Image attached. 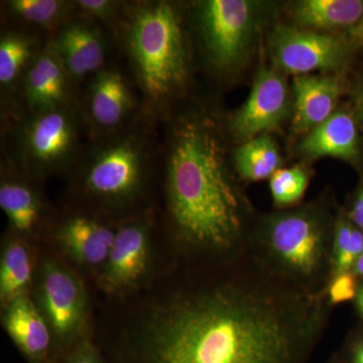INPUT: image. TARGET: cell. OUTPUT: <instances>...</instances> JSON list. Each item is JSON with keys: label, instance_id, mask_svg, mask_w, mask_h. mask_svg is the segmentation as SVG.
<instances>
[{"label": "cell", "instance_id": "obj_6", "mask_svg": "<svg viewBox=\"0 0 363 363\" xmlns=\"http://www.w3.org/2000/svg\"><path fill=\"white\" fill-rule=\"evenodd\" d=\"M81 116L73 102L28 116L18 131V159L35 175L69 166L77 157Z\"/></svg>", "mask_w": 363, "mask_h": 363}, {"label": "cell", "instance_id": "obj_3", "mask_svg": "<svg viewBox=\"0 0 363 363\" xmlns=\"http://www.w3.org/2000/svg\"><path fill=\"white\" fill-rule=\"evenodd\" d=\"M119 21L136 82L150 109L159 111L180 94L188 80L180 11L168 1L140 2L123 9Z\"/></svg>", "mask_w": 363, "mask_h": 363}, {"label": "cell", "instance_id": "obj_11", "mask_svg": "<svg viewBox=\"0 0 363 363\" xmlns=\"http://www.w3.org/2000/svg\"><path fill=\"white\" fill-rule=\"evenodd\" d=\"M133 111V90L121 71L104 68L92 76L84 118L99 138L128 128Z\"/></svg>", "mask_w": 363, "mask_h": 363}, {"label": "cell", "instance_id": "obj_10", "mask_svg": "<svg viewBox=\"0 0 363 363\" xmlns=\"http://www.w3.org/2000/svg\"><path fill=\"white\" fill-rule=\"evenodd\" d=\"M293 112V95L277 69L262 66L247 101L230 121V130L241 143L278 130Z\"/></svg>", "mask_w": 363, "mask_h": 363}, {"label": "cell", "instance_id": "obj_19", "mask_svg": "<svg viewBox=\"0 0 363 363\" xmlns=\"http://www.w3.org/2000/svg\"><path fill=\"white\" fill-rule=\"evenodd\" d=\"M294 21L308 30H350L363 16V0H300L290 7Z\"/></svg>", "mask_w": 363, "mask_h": 363}, {"label": "cell", "instance_id": "obj_14", "mask_svg": "<svg viewBox=\"0 0 363 363\" xmlns=\"http://www.w3.org/2000/svg\"><path fill=\"white\" fill-rule=\"evenodd\" d=\"M344 82L336 73L307 74L293 80V130L307 135L337 111Z\"/></svg>", "mask_w": 363, "mask_h": 363}, {"label": "cell", "instance_id": "obj_30", "mask_svg": "<svg viewBox=\"0 0 363 363\" xmlns=\"http://www.w3.org/2000/svg\"><path fill=\"white\" fill-rule=\"evenodd\" d=\"M347 216L355 226L363 231V185L355 196Z\"/></svg>", "mask_w": 363, "mask_h": 363}, {"label": "cell", "instance_id": "obj_16", "mask_svg": "<svg viewBox=\"0 0 363 363\" xmlns=\"http://www.w3.org/2000/svg\"><path fill=\"white\" fill-rule=\"evenodd\" d=\"M4 328L30 363H55L52 333L42 312L26 295L9 301L4 314Z\"/></svg>", "mask_w": 363, "mask_h": 363}, {"label": "cell", "instance_id": "obj_5", "mask_svg": "<svg viewBox=\"0 0 363 363\" xmlns=\"http://www.w3.org/2000/svg\"><path fill=\"white\" fill-rule=\"evenodd\" d=\"M145 133L138 128H123L100 138L83 157V188L90 197L116 205L135 199L142 191L152 157Z\"/></svg>", "mask_w": 363, "mask_h": 363}, {"label": "cell", "instance_id": "obj_2", "mask_svg": "<svg viewBox=\"0 0 363 363\" xmlns=\"http://www.w3.org/2000/svg\"><path fill=\"white\" fill-rule=\"evenodd\" d=\"M169 216L185 245L238 255L250 245V207L234 181L215 123L206 116L175 124L167 157Z\"/></svg>", "mask_w": 363, "mask_h": 363}, {"label": "cell", "instance_id": "obj_9", "mask_svg": "<svg viewBox=\"0 0 363 363\" xmlns=\"http://www.w3.org/2000/svg\"><path fill=\"white\" fill-rule=\"evenodd\" d=\"M38 297L52 335L68 350L84 324L87 301L80 281L56 262H45L40 271Z\"/></svg>", "mask_w": 363, "mask_h": 363}, {"label": "cell", "instance_id": "obj_35", "mask_svg": "<svg viewBox=\"0 0 363 363\" xmlns=\"http://www.w3.org/2000/svg\"><path fill=\"white\" fill-rule=\"evenodd\" d=\"M352 271L357 274V276L363 277V255L358 259L357 262H355Z\"/></svg>", "mask_w": 363, "mask_h": 363}, {"label": "cell", "instance_id": "obj_27", "mask_svg": "<svg viewBox=\"0 0 363 363\" xmlns=\"http://www.w3.org/2000/svg\"><path fill=\"white\" fill-rule=\"evenodd\" d=\"M74 4L79 16L90 21H119L123 13V4L111 0H78Z\"/></svg>", "mask_w": 363, "mask_h": 363}, {"label": "cell", "instance_id": "obj_21", "mask_svg": "<svg viewBox=\"0 0 363 363\" xmlns=\"http://www.w3.org/2000/svg\"><path fill=\"white\" fill-rule=\"evenodd\" d=\"M234 164L241 179L259 182L281 169V157L272 136L262 135L241 143L234 152Z\"/></svg>", "mask_w": 363, "mask_h": 363}, {"label": "cell", "instance_id": "obj_24", "mask_svg": "<svg viewBox=\"0 0 363 363\" xmlns=\"http://www.w3.org/2000/svg\"><path fill=\"white\" fill-rule=\"evenodd\" d=\"M6 6L14 20L44 30H59L75 11L74 2L60 0H9Z\"/></svg>", "mask_w": 363, "mask_h": 363}, {"label": "cell", "instance_id": "obj_7", "mask_svg": "<svg viewBox=\"0 0 363 363\" xmlns=\"http://www.w3.org/2000/svg\"><path fill=\"white\" fill-rule=\"evenodd\" d=\"M198 26L211 65L230 72L247 57L257 23L255 4L247 0L199 2Z\"/></svg>", "mask_w": 363, "mask_h": 363}, {"label": "cell", "instance_id": "obj_28", "mask_svg": "<svg viewBox=\"0 0 363 363\" xmlns=\"http://www.w3.org/2000/svg\"><path fill=\"white\" fill-rule=\"evenodd\" d=\"M357 274L351 271L334 274L326 288L329 305H338L357 298L358 289Z\"/></svg>", "mask_w": 363, "mask_h": 363}, {"label": "cell", "instance_id": "obj_34", "mask_svg": "<svg viewBox=\"0 0 363 363\" xmlns=\"http://www.w3.org/2000/svg\"><path fill=\"white\" fill-rule=\"evenodd\" d=\"M355 304H357L358 311L363 316V286H359V289H358L357 298H355Z\"/></svg>", "mask_w": 363, "mask_h": 363}, {"label": "cell", "instance_id": "obj_26", "mask_svg": "<svg viewBox=\"0 0 363 363\" xmlns=\"http://www.w3.org/2000/svg\"><path fill=\"white\" fill-rule=\"evenodd\" d=\"M354 224L347 215L340 214L335 220L333 238V262L332 277L340 272L351 271L354 267L352 230ZM331 277V278H332Z\"/></svg>", "mask_w": 363, "mask_h": 363}, {"label": "cell", "instance_id": "obj_32", "mask_svg": "<svg viewBox=\"0 0 363 363\" xmlns=\"http://www.w3.org/2000/svg\"><path fill=\"white\" fill-rule=\"evenodd\" d=\"M350 363H363V338L351 350Z\"/></svg>", "mask_w": 363, "mask_h": 363}, {"label": "cell", "instance_id": "obj_4", "mask_svg": "<svg viewBox=\"0 0 363 363\" xmlns=\"http://www.w3.org/2000/svg\"><path fill=\"white\" fill-rule=\"evenodd\" d=\"M334 225L330 213L319 205L272 213L253 229L250 248L281 278L310 292H326Z\"/></svg>", "mask_w": 363, "mask_h": 363}, {"label": "cell", "instance_id": "obj_8", "mask_svg": "<svg viewBox=\"0 0 363 363\" xmlns=\"http://www.w3.org/2000/svg\"><path fill=\"white\" fill-rule=\"evenodd\" d=\"M272 63L281 73L307 75L336 73L348 61L345 40L304 28L278 26L269 38Z\"/></svg>", "mask_w": 363, "mask_h": 363}, {"label": "cell", "instance_id": "obj_31", "mask_svg": "<svg viewBox=\"0 0 363 363\" xmlns=\"http://www.w3.org/2000/svg\"><path fill=\"white\" fill-rule=\"evenodd\" d=\"M343 39L348 45L363 48V16L357 25L346 30Z\"/></svg>", "mask_w": 363, "mask_h": 363}, {"label": "cell", "instance_id": "obj_23", "mask_svg": "<svg viewBox=\"0 0 363 363\" xmlns=\"http://www.w3.org/2000/svg\"><path fill=\"white\" fill-rule=\"evenodd\" d=\"M32 274V260L28 248L21 241L9 240L0 262V297L4 305L26 295Z\"/></svg>", "mask_w": 363, "mask_h": 363}, {"label": "cell", "instance_id": "obj_17", "mask_svg": "<svg viewBox=\"0 0 363 363\" xmlns=\"http://www.w3.org/2000/svg\"><path fill=\"white\" fill-rule=\"evenodd\" d=\"M298 150L309 159L328 157L357 164L359 136L357 119L350 111L337 109L326 121L305 135Z\"/></svg>", "mask_w": 363, "mask_h": 363}, {"label": "cell", "instance_id": "obj_25", "mask_svg": "<svg viewBox=\"0 0 363 363\" xmlns=\"http://www.w3.org/2000/svg\"><path fill=\"white\" fill-rule=\"evenodd\" d=\"M309 180V173L303 166L279 169L269 179L274 204L278 208L297 204L304 197Z\"/></svg>", "mask_w": 363, "mask_h": 363}, {"label": "cell", "instance_id": "obj_1", "mask_svg": "<svg viewBox=\"0 0 363 363\" xmlns=\"http://www.w3.org/2000/svg\"><path fill=\"white\" fill-rule=\"evenodd\" d=\"M329 307L326 292L281 278L250 247L225 278L159 306L113 363H306Z\"/></svg>", "mask_w": 363, "mask_h": 363}, {"label": "cell", "instance_id": "obj_29", "mask_svg": "<svg viewBox=\"0 0 363 363\" xmlns=\"http://www.w3.org/2000/svg\"><path fill=\"white\" fill-rule=\"evenodd\" d=\"M55 363H105L101 353L89 339L80 338Z\"/></svg>", "mask_w": 363, "mask_h": 363}, {"label": "cell", "instance_id": "obj_13", "mask_svg": "<svg viewBox=\"0 0 363 363\" xmlns=\"http://www.w3.org/2000/svg\"><path fill=\"white\" fill-rule=\"evenodd\" d=\"M149 229L142 220L128 222L116 231L100 284L107 292H123L135 285L147 271Z\"/></svg>", "mask_w": 363, "mask_h": 363}, {"label": "cell", "instance_id": "obj_22", "mask_svg": "<svg viewBox=\"0 0 363 363\" xmlns=\"http://www.w3.org/2000/svg\"><path fill=\"white\" fill-rule=\"evenodd\" d=\"M0 207L18 233H30L39 224L42 204L39 196L25 182L14 179L2 181Z\"/></svg>", "mask_w": 363, "mask_h": 363}, {"label": "cell", "instance_id": "obj_18", "mask_svg": "<svg viewBox=\"0 0 363 363\" xmlns=\"http://www.w3.org/2000/svg\"><path fill=\"white\" fill-rule=\"evenodd\" d=\"M116 233L97 219L75 215L56 231L57 240L73 259L86 266L104 264Z\"/></svg>", "mask_w": 363, "mask_h": 363}, {"label": "cell", "instance_id": "obj_12", "mask_svg": "<svg viewBox=\"0 0 363 363\" xmlns=\"http://www.w3.org/2000/svg\"><path fill=\"white\" fill-rule=\"evenodd\" d=\"M72 82L54 40L50 39L33 59L21 82L23 101L28 116L73 102Z\"/></svg>", "mask_w": 363, "mask_h": 363}, {"label": "cell", "instance_id": "obj_33", "mask_svg": "<svg viewBox=\"0 0 363 363\" xmlns=\"http://www.w3.org/2000/svg\"><path fill=\"white\" fill-rule=\"evenodd\" d=\"M358 116H359V123L362 124L363 130V78L362 84H360L359 92H358Z\"/></svg>", "mask_w": 363, "mask_h": 363}, {"label": "cell", "instance_id": "obj_15", "mask_svg": "<svg viewBox=\"0 0 363 363\" xmlns=\"http://www.w3.org/2000/svg\"><path fill=\"white\" fill-rule=\"evenodd\" d=\"M60 58L73 82L104 69L106 45L101 32L84 18L69 21L52 38Z\"/></svg>", "mask_w": 363, "mask_h": 363}, {"label": "cell", "instance_id": "obj_20", "mask_svg": "<svg viewBox=\"0 0 363 363\" xmlns=\"http://www.w3.org/2000/svg\"><path fill=\"white\" fill-rule=\"evenodd\" d=\"M42 48L28 33L9 32L0 40V85L13 91L21 85L28 67Z\"/></svg>", "mask_w": 363, "mask_h": 363}]
</instances>
